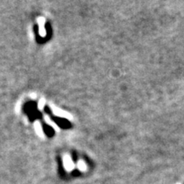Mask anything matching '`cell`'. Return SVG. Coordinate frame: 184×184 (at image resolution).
Here are the masks:
<instances>
[{
	"mask_svg": "<svg viewBox=\"0 0 184 184\" xmlns=\"http://www.w3.org/2000/svg\"><path fill=\"white\" fill-rule=\"evenodd\" d=\"M51 107H52V111H53L54 114H56L57 116L63 117V118H67V119L71 118L69 114H67V113L65 112V111H62L61 109H59V108H57V107H56V106H51Z\"/></svg>",
	"mask_w": 184,
	"mask_h": 184,
	"instance_id": "6da1fadb",
	"label": "cell"
},
{
	"mask_svg": "<svg viewBox=\"0 0 184 184\" xmlns=\"http://www.w3.org/2000/svg\"><path fill=\"white\" fill-rule=\"evenodd\" d=\"M38 25H39V34L42 37H45V34H46L45 29V19L44 18H38Z\"/></svg>",
	"mask_w": 184,
	"mask_h": 184,
	"instance_id": "7a4b0ae2",
	"label": "cell"
},
{
	"mask_svg": "<svg viewBox=\"0 0 184 184\" xmlns=\"http://www.w3.org/2000/svg\"><path fill=\"white\" fill-rule=\"evenodd\" d=\"M63 162H64V165L67 170H72L74 167V164L73 163V161L71 160L69 156H65L63 159Z\"/></svg>",
	"mask_w": 184,
	"mask_h": 184,
	"instance_id": "3957f363",
	"label": "cell"
},
{
	"mask_svg": "<svg viewBox=\"0 0 184 184\" xmlns=\"http://www.w3.org/2000/svg\"><path fill=\"white\" fill-rule=\"evenodd\" d=\"M34 128H35V130H36V132H37L38 135H40V136H43V135H44L43 130H42V126H41L40 123L38 122V121L35 122V124H34Z\"/></svg>",
	"mask_w": 184,
	"mask_h": 184,
	"instance_id": "277c9868",
	"label": "cell"
},
{
	"mask_svg": "<svg viewBox=\"0 0 184 184\" xmlns=\"http://www.w3.org/2000/svg\"><path fill=\"white\" fill-rule=\"evenodd\" d=\"M45 120H46V122L49 124V125H51V126L53 127V128H55V129H56L57 130V127H56V125L55 124H53V122L50 120V119H49V117H47V116H45Z\"/></svg>",
	"mask_w": 184,
	"mask_h": 184,
	"instance_id": "5b68a950",
	"label": "cell"
},
{
	"mask_svg": "<svg viewBox=\"0 0 184 184\" xmlns=\"http://www.w3.org/2000/svg\"><path fill=\"white\" fill-rule=\"evenodd\" d=\"M45 102L42 99V100H40L39 101V103H38V109L39 110H42L43 108H44V106H45Z\"/></svg>",
	"mask_w": 184,
	"mask_h": 184,
	"instance_id": "8992f818",
	"label": "cell"
},
{
	"mask_svg": "<svg viewBox=\"0 0 184 184\" xmlns=\"http://www.w3.org/2000/svg\"><path fill=\"white\" fill-rule=\"evenodd\" d=\"M78 165L80 170H82V168H83V169H85V164L84 162H82V161H79V162H78Z\"/></svg>",
	"mask_w": 184,
	"mask_h": 184,
	"instance_id": "52a82bcc",
	"label": "cell"
}]
</instances>
